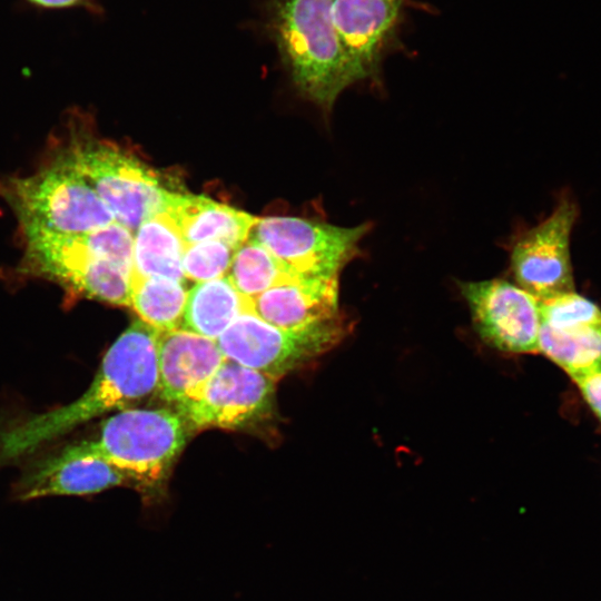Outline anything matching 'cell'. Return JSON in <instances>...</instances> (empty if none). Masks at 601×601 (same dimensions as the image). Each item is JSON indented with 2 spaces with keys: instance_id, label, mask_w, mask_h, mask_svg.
I'll return each instance as SVG.
<instances>
[{
  "instance_id": "cell-6",
  "label": "cell",
  "mask_w": 601,
  "mask_h": 601,
  "mask_svg": "<svg viewBox=\"0 0 601 601\" xmlns=\"http://www.w3.org/2000/svg\"><path fill=\"white\" fill-rule=\"evenodd\" d=\"M62 158L92 187L116 221L131 231L164 210L169 190L159 175L116 145L86 141Z\"/></svg>"
},
{
  "instance_id": "cell-10",
  "label": "cell",
  "mask_w": 601,
  "mask_h": 601,
  "mask_svg": "<svg viewBox=\"0 0 601 601\" xmlns=\"http://www.w3.org/2000/svg\"><path fill=\"white\" fill-rule=\"evenodd\" d=\"M461 290L486 343L503 352H539L540 299L504 279L462 283Z\"/></svg>"
},
{
  "instance_id": "cell-8",
  "label": "cell",
  "mask_w": 601,
  "mask_h": 601,
  "mask_svg": "<svg viewBox=\"0 0 601 601\" xmlns=\"http://www.w3.org/2000/svg\"><path fill=\"white\" fill-rule=\"evenodd\" d=\"M275 387L270 376L227 359L195 396L174 410L189 433L243 428L272 414Z\"/></svg>"
},
{
  "instance_id": "cell-9",
  "label": "cell",
  "mask_w": 601,
  "mask_h": 601,
  "mask_svg": "<svg viewBox=\"0 0 601 601\" xmlns=\"http://www.w3.org/2000/svg\"><path fill=\"white\" fill-rule=\"evenodd\" d=\"M579 208L563 196L552 214L518 238L511 253L516 285L540 300L573 292L571 231Z\"/></svg>"
},
{
  "instance_id": "cell-12",
  "label": "cell",
  "mask_w": 601,
  "mask_h": 601,
  "mask_svg": "<svg viewBox=\"0 0 601 601\" xmlns=\"http://www.w3.org/2000/svg\"><path fill=\"white\" fill-rule=\"evenodd\" d=\"M122 484H128L126 476L98 455L90 441H83L35 464L16 485L14 495L21 501L90 495Z\"/></svg>"
},
{
  "instance_id": "cell-2",
  "label": "cell",
  "mask_w": 601,
  "mask_h": 601,
  "mask_svg": "<svg viewBox=\"0 0 601 601\" xmlns=\"http://www.w3.org/2000/svg\"><path fill=\"white\" fill-rule=\"evenodd\" d=\"M332 0H277L270 29L297 89L324 110L366 72L343 45Z\"/></svg>"
},
{
  "instance_id": "cell-20",
  "label": "cell",
  "mask_w": 601,
  "mask_h": 601,
  "mask_svg": "<svg viewBox=\"0 0 601 601\" xmlns=\"http://www.w3.org/2000/svg\"><path fill=\"white\" fill-rule=\"evenodd\" d=\"M295 274L260 243L248 237L235 250L226 276L239 294L253 300Z\"/></svg>"
},
{
  "instance_id": "cell-23",
  "label": "cell",
  "mask_w": 601,
  "mask_h": 601,
  "mask_svg": "<svg viewBox=\"0 0 601 601\" xmlns=\"http://www.w3.org/2000/svg\"><path fill=\"white\" fill-rule=\"evenodd\" d=\"M572 381L577 384L584 401L601 421V365L572 378Z\"/></svg>"
},
{
  "instance_id": "cell-14",
  "label": "cell",
  "mask_w": 601,
  "mask_h": 601,
  "mask_svg": "<svg viewBox=\"0 0 601 601\" xmlns=\"http://www.w3.org/2000/svg\"><path fill=\"white\" fill-rule=\"evenodd\" d=\"M263 321L300 329L345 318L338 306V276L295 274L252 300Z\"/></svg>"
},
{
  "instance_id": "cell-19",
  "label": "cell",
  "mask_w": 601,
  "mask_h": 601,
  "mask_svg": "<svg viewBox=\"0 0 601 601\" xmlns=\"http://www.w3.org/2000/svg\"><path fill=\"white\" fill-rule=\"evenodd\" d=\"M187 290L184 283L156 276H131L130 306L158 333L181 327Z\"/></svg>"
},
{
  "instance_id": "cell-7",
  "label": "cell",
  "mask_w": 601,
  "mask_h": 601,
  "mask_svg": "<svg viewBox=\"0 0 601 601\" xmlns=\"http://www.w3.org/2000/svg\"><path fill=\"white\" fill-rule=\"evenodd\" d=\"M368 224L339 227L299 217L258 218L250 237L288 269L307 276H338L358 254Z\"/></svg>"
},
{
  "instance_id": "cell-3",
  "label": "cell",
  "mask_w": 601,
  "mask_h": 601,
  "mask_svg": "<svg viewBox=\"0 0 601 601\" xmlns=\"http://www.w3.org/2000/svg\"><path fill=\"white\" fill-rule=\"evenodd\" d=\"M189 431L171 408H127L107 418L90 441L98 455L118 469L145 502L166 495L171 470Z\"/></svg>"
},
{
  "instance_id": "cell-21",
  "label": "cell",
  "mask_w": 601,
  "mask_h": 601,
  "mask_svg": "<svg viewBox=\"0 0 601 601\" xmlns=\"http://www.w3.org/2000/svg\"><path fill=\"white\" fill-rule=\"evenodd\" d=\"M235 250L220 240L185 245L181 259L185 278L200 283L224 277L229 270Z\"/></svg>"
},
{
  "instance_id": "cell-11",
  "label": "cell",
  "mask_w": 601,
  "mask_h": 601,
  "mask_svg": "<svg viewBox=\"0 0 601 601\" xmlns=\"http://www.w3.org/2000/svg\"><path fill=\"white\" fill-rule=\"evenodd\" d=\"M539 352L572 378L601 365V309L573 292L540 300Z\"/></svg>"
},
{
  "instance_id": "cell-5",
  "label": "cell",
  "mask_w": 601,
  "mask_h": 601,
  "mask_svg": "<svg viewBox=\"0 0 601 601\" xmlns=\"http://www.w3.org/2000/svg\"><path fill=\"white\" fill-rule=\"evenodd\" d=\"M347 318L300 329L276 327L252 307L216 339L224 356L278 380L337 345L348 332Z\"/></svg>"
},
{
  "instance_id": "cell-24",
  "label": "cell",
  "mask_w": 601,
  "mask_h": 601,
  "mask_svg": "<svg viewBox=\"0 0 601 601\" xmlns=\"http://www.w3.org/2000/svg\"><path fill=\"white\" fill-rule=\"evenodd\" d=\"M26 7L37 11H63L86 9L97 13L100 10L98 0H19Z\"/></svg>"
},
{
  "instance_id": "cell-18",
  "label": "cell",
  "mask_w": 601,
  "mask_h": 601,
  "mask_svg": "<svg viewBox=\"0 0 601 601\" xmlns=\"http://www.w3.org/2000/svg\"><path fill=\"white\" fill-rule=\"evenodd\" d=\"M250 307L252 299L239 294L227 276L200 282L187 293L180 328L216 341Z\"/></svg>"
},
{
  "instance_id": "cell-15",
  "label": "cell",
  "mask_w": 601,
  "mask_h": 601,
  "mask_svg": "<svg viewBox=\"0 0 601 601\" xmlns=\"http://www.w3.org/2000/svg\"><path fill=\"white\" fill-rule=\"evenodd\" d=\"M164 210L175 220L187 244L220 240L238 248L258 218L204 196L169 191Z\"/></svg>"
},
{
  "instance_id": "cell-4",
  "label": "cell",
  "mask_w": 601,
  "mask_h": 601,
  "mask_svg": "<svg viewBox=\"0 0 601 601\" xmlns=\"http://www.w3.org/2000/svg\"><path fill=\"white\" fill-rule=\"evenodd\" d=\"M10 200L24 233H91L116 221L85 178L62 157L43 171L12 183Z\"/></svg>"
},
{
  "instance_id": "cell-22",
  "label": "cell",
  "mask_w": 601,
  "mask_h": 601,
  "mask_svg": "<svg viewBox=\"0 0 601 601\" xmlns=\"http://www.w3.org/2000/svg\"><path fill=\"white\" fill-rule=\"evenodd\" d=\"M80 236L92 255L108 259L132 275L134 236L130 229L114 221Z\"/></svg>"
},
{
  "instance_id": "cell-17",
  "label": "cell",
  "mask_w": 601,
  "mask_h": 601,
  "mask_svg": "<svg viewBox=\"0 0 601 601\" xmlns=\"http://www.w3.org/2000/svg\"><path fill=\"white\" fill-rule=\"evenodd\" d=\"M131 276H156L185 283L180 231L165 210L142 221L135 230Z\"/></svg>"
},
{
  "instance_id": "cell-13",
  "label": "cell",
  "mask_w": 601,
  "mask_h": 601,
  "mask_svg": "<svg viewBox=\"0 0 601 601\" xmlns=\"http://www.w3.org/2000/svg\"><path fill=\"white\" fill-rule=\"evenodd\" d=\"M227 361L216 341L177 328L157 335V394L178 406L195 396Z\"/></svg>"
},
{
  "instance_id": "cell-1",
  "label": "cell",
  "mask_w": 601,
  "mask_h": 601,
  "mask_svg": "<svg viewBox=\"0 0 601 601\" xmlns=\"http://www.w3.org/2000/svg\"><path fill=\"white\" fill-rule=\"evenodd\" d=\"M158 332L139 318L105 354L95 380L76 401L38 414L1 436V452L14 457L111 411H122L157 393Z\"/></svg>"
},
{
  "instance_id": "cell-16",
  "label": "cell",
  "mask_w": 601,
  "mask_h": 601,
  "mask_svg": "<svg viewBox=\"0 0 601 601\" xmlns=\"http://www.w3.org/2000/svg\"><path fill=\"white\" fill-rule=\"evenodd\" d=\"M402 0H332L333 24L349 55L368 75L393 29Z\"/></svg>"
}]
</instances>
